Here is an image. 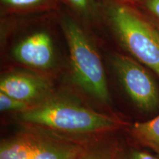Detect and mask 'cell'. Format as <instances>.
<instances>
[{
	"label": "cell",
	"mask_w": 159,
	"mask_h": 159,
	"mask_svg": "<svg viewBox=\"0 0 159 159\" xmlns=\"http://www.w3.org/2000/svg\"><path fill=\"white\" fill-rule=\"evenodd\" d=\"M17 117L23 125L80 141L112 134L127 125L119 117L95 111L76 97L54 92L18 113Z\"/></svg>",
	"instance_id": "obj_1"
},
{
	"label": "cell",
	"mask_w": 159,
	"mask_h": 159,
	"mask_svg": "<svg viewBox=\"0 0 159 159\" xmlns=\"http://www.w3.org/2000/svg\"><path fill=\"white\" fill-rule=\"evenodd\" d=\"M105 10L123 48L159 77V25L127 4L112 1Z\"/></svg>",
	"instance_id": "obj_2"
},
{
	"label": "cell",
	"mask_w": 159,
	"mask_h": 159,
	"mask_svg": "<svg viewBox=\"0 0 159 159\" xmlns=\"http://www.w3.org/2000/svg\"><path fill=\"white\" fill-rule=\"evenodd\" d=\"M69 51L71 78L85 94L101 104L111 102L106 75L100 57L88 35L69 16L62 21Z\"/></svg>",
	"instance_id": "obj_3"
},
{
	"label": "cell",
	"mask_w": 159,
	"mask_h": 159,
	"mask_svg": "<svg viewBox=\"0 0 159 159\" xmlns=\"http://www.w3.org/2000/svg\"><path fill=\"white\" fill-rule=\"evenodd\" d=\"M111 63L123 89L139 109L145 112L158 110V86L142 63L134 57L119 53L111 55Z\"/></svg>",
	"instance_id": "obj_4"
},
{
	"label": "cell",
	"mask_w": 159,
	"mask_h": 159,
	"mask_svg": "<svg viewBox=\"0 0 159 159\" xmlns=\"http://www.w3.org/2000/svg\"><path fill=\"white\" fill-rule=\"evenodd\" d=\"M12 55L18 63L39 71H50L56 63L53 40L44 30L35 31L20 40Z\"/></svg>",
	"instance_id": "obj_5"
},
{
	"label": "cell",
	"mask_w": 159,
	"mask_h": 159,
	"mask_svg": "<svg viewBox=\"0 0 159 159\" xmlns=\"http://www.w3.org/2000/svg\"><path fill=\"white\" fill-rule=\"evenodd\" d=\"M0 91L19 100L35 105L52 91V83L40 73L15 70L5 73L0 80Z\"/></svg>",
	"instance_id": "obj_6"
},
{
	"label": "cell",
	"mask_w": 159,
	"mask_h": 159,
	"mask_svg": "<svg viewBox=\"0 0 159 159\" xmlns=\"http://www.w3.org/2000/svg\"><path fill=\"white\" fill-rule=\"evenodd\" d=\"M35 128L36 137L30 159H75L87 142Z\"/></svg>",
	"instance_id": "obj_7"
},
{
	"label": "cell",
	"mask_w": 159,
	"mask_h": 159,
	"mask_svg": "<svg viewBox=\"0 0 159 159\" xmlns=\"http://www.w3.org/2000/svg\"><path fill=\"white\" fill-rule=\"evenodd\" d=\"M35 136V127L23 125V128L14 136L2 141L0 159H30Z\"/></svg>",
	"instance_id": "obj_8"
},
{
	"label": "cell",
	"mask_w": 159,
	"mask_h": 159,
	"mask_svg": "<svg viewBox=\"0 0 159 159\" xmlns=\"http://www.w3.org/2000/svg\"><path fill=\"white\" fill-rule=\"evenodd\" d=\"M111 135L87 141L75 159H120L122 148Z\"/></svg>",
	"instance_id": "obj_9"
},
{
	"label": "cell",
	"mask_w": 159,
	"mask_h": 159,
	"mask_svg": "<svg viewBox=\"0 0 159 159\" xmlns=\"http://www.w3.org/2000/svg\"><path fill=\"white\" fill-rule=\"evenodd\" d=\"M128 132L139 144L159 155V115L147 122L134 123Z\"/></svg>",
	"instance_id": "obj_10"
},
{
	"label": "cell",
	"mask_w": 159,
	"mask_h": 159,
	"mask_svg": "<svg viewBox=\"0 0 159 159\" xmlns=\"http://www.w3.org/2000/svg\"><path fill=\"white\" fill-rule=\"evenodd\" d=\"M79 16L90 20L95 17L97 7L95 0H64Z\"/></svg>",
	"instance_id": "obj_11"
},
{
	"label": "cell",
	"mask_w": 159,
	"mask_h": 159,
	"mask_svg": "<svg viewBox=\"0 0 159 159\" xmlns=\"http://www.w3.org/2000/svg\"><path fill=\"white\" fill-rule=\"evenodd\" d=\"M50 0H1V5L7 10L27 11L43 7Z\"/></svg>",
	"instance_id": "obj_12"
},
{
	"label": "cell",
	"mask_w": 159,
	"mask_h": 159,
	"mask_svg": "<svg viewBox=\"0 0 159 159\" xmlns=\"http://www.w3.org/2000/svg\"><path fill=\"white\" fill-rule=\"evenodd\" d=\"M33 105L19 100L0 91V110L2 112L13 111L21 113L30 108Z\"/></svg>",
	"instance_id": "obj_13"
},
{
	"label": "cell",
	"mask_w": 159,
	"mask_h": 159,
	"mask_svg": "<svg viewBox=\"0 0 159 159\" xmlns=\"http://www.w3.org/2000/svg\"><path fill=\"white\" fill-rule=\"evenodd\" d=\"M149 18L159 25V0H139L137 2Z\"/></svg>",
	"instance_id": "obj_14"
},
{
	"label": "cell",
	"mask_w": 159,
	"mask_h": 159,
	"mask_svg": "<svg viewBox=\"0 0 159 159\" xmlns=\"http://www.w3.org/2000/svg\"><path fill=\"white\" fill-rule=\"evenodd\" d=\"M120 159H159V158L144 151L138 150L126 151L122 149Z\"/></svg>",
	"instance_id": "obj_15"
},
{
	"label": "cell",
	"mask_w": 159,
	"mask_h": 159,
	"mask_svg": "<svg viewBox=\"0 0 159 159\" xmlns=\"http://www.w3.org/2000/svg\"><path fill=\"white\" fill-rule=\"evenodd\" d=\"M126 1H132V2H139V0H126Z\"/></svg>",
	"instance_id": "obj_16"
}]
</instances>
